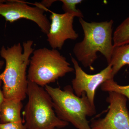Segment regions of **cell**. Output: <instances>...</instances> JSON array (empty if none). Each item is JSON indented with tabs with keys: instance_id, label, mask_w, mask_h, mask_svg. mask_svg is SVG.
Segmentation results:
<instances>
[{
	"instance_id": "ac0fdd59",
	"label": "cell",
	"mask_w": 129,
	"mask_h": 129,
	"mask_svg": "<svg viewBox=\"0 0 129 129\" xmlns=\"http://www.w3.org/2000/svg\"><path fill=\"white\" fill-rule=\"evenodd\" d=\"M4 64H5L4 61L3 60H0V69H1Z\"/></svg>"
},
{
	"instance_id": "3957f363",
	"label": "cell",
	"mask_w": 129,
	"mask_h": 129,
	"mask_svg": "<svg viewBox=\"0 0 129 129\" xmlns=\"http://www.w3.org/2000/svg\"><path fill=\"white\" fill-rule=\"evenodd\" d=\"M45 87L51 98L58 117L71 123L77 129H91L87 117L95 114V107L91 104L85 92L81 96H77L70 85L63 90L48 85Z\"/></svg>"
},
{
	"instance_id": "2e32d148",
	"label": "cell",
	"mask_w": 129,
	"mask_h": 129,
	"mask_svg": "<svg viewBox=\"0 0 129 129\" xmlns=\"http://www.w3.org/2000/svg\"><path fill=\"white\" fill-rule=\"evenodd\" d=\"M57 1H43L42 2L40 3L42 6H44V7L47 8H50L51 6L52 3Z\"/></svg>"
},
{
	"instance_id": "ba28073f",
	"label": "cell",
	"mask_w": 129,
	"mask_h": 129,
	"mask_svg": "<svg viewBox=\"0 0 129 129\" xmlns=\"http://www.w3.org/2000/svg\"><path fill=\"white\" fill-rule=\"evenodd\" d=\"M107 101L109 103V111L103 118L93 120L91 129H129V113L127 99L115 92H108Z\"/></svg>"
},
{
	"instance_id": "30bf717a",
	"label": "cell",
	"mask_w": 129,
	"mask_h": 129,
	"mask_svg": "<svg viewBox=\"0 0 129 129\" xmlns=\"http://www.w3.org/2000/svg\"><path fill=\"white\" fill-rule=\"evenodd\" d=\"M22 101L16 99H5L0 112V123L23 122L21 112Z\"/></svg>"
},
{
	"instance_id": "4fadbf2b",
	"label": "cell",
	"mask_w": 129,
	"mask_h": 129,
	"mask_svg": "<svg viewBox=\"0 0 129 129\" xmlns=\"http://www.w3.org/2000/svg\"><path fill=\"white\" fill-rule=\"evenodd\" d=\"M102 90L106 92H115L123 95L129 100V85H121L114 80L107 81L101 85Z\"/></svg>"
},
{
	"instance_id": "e0dca14e",
	"label": "cell",
	"mask_w": 129,
	"mask_h": 129,
	"mask_svg": "<svg viewBox=\"0 0 129 129\" xmlns=\"http://www.w3.org/2000/svg\"><path fill=\"white\" fill-rule=\"evenodd\" d=\"M2 83V81L0 79V112H1V107L2 104L5 99V96H4L2 90L1 89V86Z\"/></svg>"
},
{
	"instance_id": "6da1fadb",
	"label": "cell",
	"mask_w": 129,
	"mask_h": 129,
	"mask_svg": "<svg viewBox=\"0 0 129 129\" xmlns=\"http://www.w3.org/2000/svg\"><path fill=\"white\" fill-rule=\"evenodd\" d=\"M33 43V41L28 40L23 42L22 46L19 42L11 47L3 46L1 48L0 55L6 62L5 69L0 73L5 99L22 101L27 96L28 81L26 71L34 51Z\"/></svg>"
},
{
	"instance_id": "5bb4252c",
	"label": "cell",
	"mask_w": 129,
	"mask_h": 129,
	"mask_svg": "<svg viewBox=\"0 0 129 129\" xmlns=\"http://www.w3.org/2000/svg\"><path fill=\"white\" fill-rule=\"evenodd\" d=\"M62 3V8L65 13L74 14L79 18H83L84 16L80 9L76 8V6L81 4L82 0H61Z\"/></svg>"
},
{
	"instance_id": "8992f818",
	"label": "cell",
	"mask_w": 129,
	"mask_h": 129,
	"mask_svg": "<svg viewBox=\"0 0 129 129\" xmlns=\"http://www.w3.org/2000/svg\"><path fill=\"white\" fill-rule=\"evenodd\" d=\"M47 10L40 3H37L36 7H32L24 2L0 1V15L7 22L13 23L22 19L30 20L35 23L42 32L46 34L50 25V22L45 14Z\"/></svg>"
},
{
	"instance_id": "9a60e30c",
	"label": "cell",
	"mask_w": 129,
	"mask_h": 129,
	"mask_svg": "<svg viewBox=\"0 0 129 129\" xmlns=\"http://www.w3.org/2000/svg\"><path fill=\"white\" fill-rule=\"evenodd\" d=\"M0 129H27L23 122L0 123Z\"/></svg>"
},
{
	"instance_id": "277c9868",
	"label": "cell",
	"mask_w": 129,
	"mask_h": 129,
	"mask_svg": "<svg viewBox=\"0 0 129 129\" xmlns=\"http://www.w3.org/2000/svg\"><path fill=\"white\" fill-rule=\"evenodd\" d=\"M27 95L28 101L23 112L27 129L62 128L68 125L58 117L51 98L43 87L28 81Z\"/></svg>"
},
{
	"instance_id": "9c48e42d",
	"label": "cell",
	"mask_w": 129,
	"mask_h": 129,
	"mask_svg": "<svg viewBox=\"0 0 129 129\" xmlns=\"http://www.w3.org/2000/svg\"><path fill=\"white\" fill-rule=\"evenodd\" d=\"M75 17L77 16L74 14L51 12V23L47 35V41L52 49L61 50L66 40H75L78 38L73 25Z\"/></svg>"
},
{
	"instance_id": "5b68a950",
	"label": "cell",
	"mask_w": 129,
	"mask_h": 129,
	"mask_svg": "<svg viewBox=\"0 0 129 129\" xmlns=\"http://www.w3.org/2000/svg\"><path fill=\"white\" fill-rule=\"evenodd\" d=\"M32 54L28 71V81L41 87L54 83L74 70L56 49L44 47L34 50Z\"/></svg>"
},
{
	"instance_id": "7c38bea8",
	"label": "cell",
	"mask_w": 129,
	"mask_h": 129,
	"mask_svg": "<svg viewBox=\"0 0 129 129\" xmlns=\"http://www.w3.org/2000/svg\"><path fill=\"white\" fill-rule=\"evenodd\" d=\"M114 47L123 45L129 43V16L118 25L113 34Z\"/></svg>"
},
{
	"instance_id": "7a4b0ae2",
	"label": "cell",
	"mask_w": 129,
	"mask_h": 129,
	"mask_svg": "<svg viewBox=\"0 0 129 129\" xmlns=\"http://www.w3.org/2000/svg\"><path fill=\"white\" fill-rule=\"evenodd\" d=\"M84 32V39L76 43L73 52L77 60L85 68L93 70L92 64L97 59V53H101L108 64L111 61L114 47L113 44V20L88 22L79 18Z\"/></svg>"
},
{
	"instance_id": "8fae6325",
	"label": "cell",
	"mask_w": 129,
	"mask_h": 129,
	"mask_svg": "<svg viewBox=\"0 0 129 129\" xmlns=\"http://www.w3.org/2000/svg\"><path fill=\"white\" fill-rule=\"evenodd\" d=\"M113 74L115 76L122 67L129 65V43L117 47H114L110 62Z\"/></svg>"
},
{
	"instance_id": "52a82bcc",
	"label": "cell",
	"mask_w": 129,
	"mask_h": 129,
	"mask_svg": "<svg viewBox=\"0 0 129 129\" xmlns=\"http://www.w3.org/2000/svg\"><path fill=\"white\" fill-rule=\"evenodd\" d=\"M75 71V78L72 81V88L75 94L81 97L85 92L90 103L95 107L94 100L96 89L107 81L114 79L112 66L107 67L94 74L86 73L79 65L78 61L71 56Z\"/></svg>"
}]
</instances>
